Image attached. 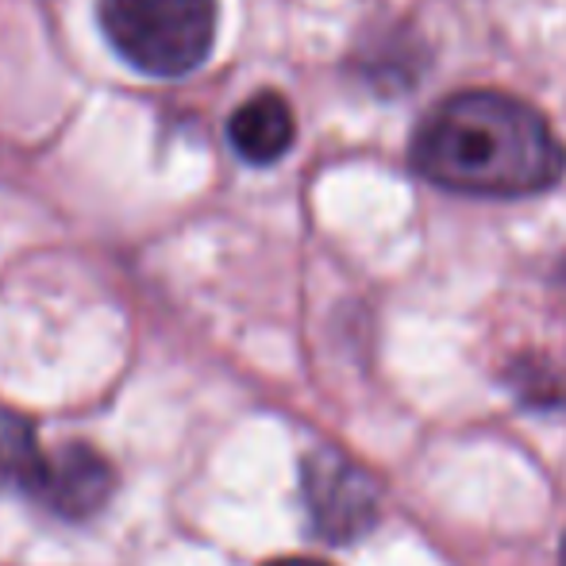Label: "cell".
<instances>
[{"label":"cell","mask_w":566,"mask_h":566,"mask_svg":"<svg viewBox=\"0 0 566 566\" xmlns=\"http://www.w3.org/2000/svg\"><path fill=\"white\" fill-rule=\"evenodd\" d=\"M266 566H328V563H321V559H274Z\"/></svg>","instance_id":"obj_7"},{"label":"cell","mask_w":566,"mask_h":566,"mask_svg":"<svg viewBox=\"0 0 566 566\" xmlns=\"http://www.w3.org/2000/svg\"><path fill=\"white\" fill-rule=\"evenodd\" d=\"M228 139L239 158L254 166H270L293 147L297 139V119L282 93H259V97L243 101L231 113Z\"/></svg>","instance_id":"obj_5"},{"label":"cell","mask_w":566,"mask_h":566,"mask_svg":"<svg viewBox=\"0 0 566 566\" xmlns=\"http://www.w3.org/2000/svg\"><path fill=\"white\" fill-rule=\"evenodd\" d=\"M113 490V462L90 443H66V448L43 454V470H39L31 497H39L51 513L66 516V521H85L108 505Z\"/></svg>","instance_id":"obj_4"},{"label":"cell","mask_w":566,"mask_h":566,"mask_svg":"<svg viewBox=\"0 0 566 566\" xmlns=\"http://www.w3.org/2000/svg\"><path fill=\"white\" fill-rule=\"evenodd\" d=\"M412 166L467 197H532L566 174V147L524 101L470 90L440 101L412 135Z\"/></svg>","instance_id":"obj_1"},{"label":"cell","mask_w":566,"mask_h":566,"mask_svg":"<svg viewBox=\"0 0 566 566\" xmlns=\"http://www.w3.org/2000/svg\"><path fill=\"white\" fill-rule=\"evenodd\" d=\"M301 485H305L308 521L316 536L332 544H347L378 521V490L366 478V470L343 459L339 451L308 454Z\"/></svg>","instance_id":"obj_3"},{"label":"cell","mask_w":566,"mask_h":566,"mask_svg":"<svg viewBox=\"0 0 566 566\" xmlns=\"http://www.w3.org/2000/svg\"><path fill=\"white\" fill-rule=\"evenodd\" d=\"M43 470V451L35 443V428L15 412L0 409V490L31 493Z\"/></svg>","instance_id":"obj_6"},{"label":"cell","mask_w":566,"mask_h":566,"mask_svg":"<svg viewBox=\"0 0 566 566\" xmlns=\"http://www.w3.org/2000/svg\"><path fill=\"white\" fill-rule=\"evenodd\" d=\"M101 31L150 77H181L217 43V0H101Z\"/></svg>","instance_id":"obj_2"},{"label":"cell","mask_w":566,"mask_h":566,"mask_svg":"<svg viewBox=\"0 0 566 566\" xmlns=\"http://www.w3.org/2000/svg\"><path fill=\"white\" fill-rule=\"evenodd\" d=\"M559 566H566V539H563V555H559Z\"/></svg>","instance_id":"obj_8"}]
</instances>
